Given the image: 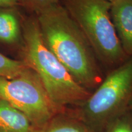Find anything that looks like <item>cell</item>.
<instances>
[{
    "label": "cell",
    "instance_id": "6da1fadb",
    "mask_svg": "<svg viewBox=\"0 0 132 132\" xmlns=\"http://www.w3.org/2000/svg\"><path fill=\"white\" fill-rule=\"evenodd\" d=\"M35 14L44 44L74 80L87 90L98 87L103 81L99 61L64 6L58 3Z\"/></svg>",
    "mask_w": 132,
    "mask_h": 132
},
{
    "label": "cell",
    "instance_id": "7a4b0ae2",
    "mask_svg": "<svg viewBox=\"0 0 132 132\" xmlns=\"http://www.w3.org/2000/svg\"><path fill=\"white\" fill-rule=\"evenodd\" d=\"M23 61L40 79L53 103L61 111L67 106L82 103L91 94L74 80L43 41L36 16L22 26Z\"/></svg>",
    "mask_w": 132,
    "mask_h": 132
},
{
    "label": "cell",
    "instance_id": "3957f363",
    "mask_svg": "<svg viewBox=\"0 0 132 132\" xmlns=\"http://www.w3.org/2000/svg\"><path fill=\"white\" fill-rule=\"evenodd\" d=\"M89 43L97 59L117 67L127 59L112 22L111 3L106 0H61Z\"/></svg>",
    "mask_w": 132,
    "mask_h": 132
},
{
    "label": "cell",
    "instance_id": "277c9868",
    "mask_svg": "<svg viewBox=\"0 0 132 132\" xmlns=\"http://www.w3.org/2000/svg\"><path fill=\"white\" fill-rule=\"evenodd\" d=\"M0 98L24 114L35 129L62 113L50 98L37 74L29 67L12 78L0 77Z\"/></svg>",
    "mask_w": 132,
    "mask_h": 132
},
{
    "label": "cell",
    "instance_id": "5b68a950",
    "mask_svg": "<svg viewBox=\"0 0 132 132\" xmlns=\"http://www.w3.org/2000/svg\"><path fill=\"white\" fill-rule=\"evenodd\" d=\"M132 92V56L115 67L82 103L85 123L102 125L111 122L123 108Z\"/></svg>",
    "mask_w": 132,
    "mask_h": 132
},
{
    "label": "cell",
    "instance_id": "8992f818",
    "mask_svg": "<svg viewBox=\"0 0 132 132\" xmlns=\"http://www.w3.org/2000/svg\"><path fill=\"white\" fill-rule=\"evenodd\" d=\"M110 14L123 50L128 56H132V0L111 3Z\"/></svg>",
    "mask_w": 132,
    "mask_h": 132
},
{
    "label": "cell",
    "instance_id": "52a82bcc",
    "mask_svg": "<svg viewBox=\"0 0 132 132\" xmlns=\"http://www.w3.org/2000/svg\"><path fill=\"white\" fill-rule=\"evenodd\" d=\"M34 130L24 114L0 98V132H34Z\"/></svg>",
    "mask_w": 132,
    "mask_h": 132
},
{
    "label": "cell",
    "instance_id": "ba28073f",
    "mask_svg": "<svg viewBox=\"0 0 132 132\" xmlns=\"http://www.w3.org/2000/svg\"><path fill=\"white\" fill-rule=\"evenodd\" d=\"M14 7H0V42L11 45L19 40L22 31Z\"/></svg>",
    "mask_w": 132,
    "mask_h": 132
},
{
    "label": "cell",
    "instance_id": "9c48e42d",
    "mask_svg": "<svg viewBox=\"0 0 132 132\" xmlns=\"http://www.w3.org/2000/svg\"><path fill=\"white\" fill-rule=\"evenodd\" d=\"M34 132H94L80 118L61 113L57 114L47 124Z\"/></svg>",
    "mask_w": 132,
    "mask_h": 132
},
{
    "label": "cell",
    "instance_id": "30bf717a",
    "mask_svg": "<svg viewBox=\"0 0 132 132\" xmlns=\"http://www.w3.org/2000/svg\"><path fill=\"white\" fill-rule=\"evenodd\" d=\"M28 67L23 61L11 59L0 53V77L12 78Z\"/></svg>",
    "mask_w": 132,
    "mask_h": 132
},
{
    "label": "cell",
    "instance_id": "8fae6325",
    "mask_svg": "<svg viewBox=\"0 0 132 132\" xmlns=\"http://www.w3.org/2000/svg\"><path fill=\"white\" fill-rule=\"evenodd\" d=\"M19 4L36 12L51 5L60 3L61 0H18Z\"/></svg>",
    "mask_w": 132,
    "mask_h": 132
},
{
    "label": "cell",
    "instance_id": "7c38bea8",
    "mask_svg": "<svg viewBox=\"0 0 132 132\" xmlns=\"http://www.w3.org/2000/svg\"><path fill=\"white\" fill-rule=\"evenodd\" d=\"M105 132H132V125L126 118H116L108 123Z\"/></svg>",
    "mask_w": 132,
    "mask_h": 132
},
{
    "label": "cell",
    "instance_id": "4fadbf2b",
    "mask_svg": "<svg viewBox=\"0 0 132 132\" xmlns=\"http://www.w3.org/2000/svg\"><path fill=\"white\" fill-rule=\"evenodd\" d=\"M18 4V0H0V7H15Z\"/></svg>",
    "mask_w": 132,
    "mask_h": 132
},
{
    "label": "cell",
    "instance_id": "5bb4252c",
    "mask_svg": "<svg viewBox=\"0 0 132 132\" xmlns=\"http://www.w3.org/2000/svg\"><path fill=\"white\" fill-rule=\"evenodd\" d=\"M106 1H109V2H110V3H113L114 1H116V0H106Z\"/></svg>",
    "mask_w": 132,
    "mask_h": 132
}]
</instances>
